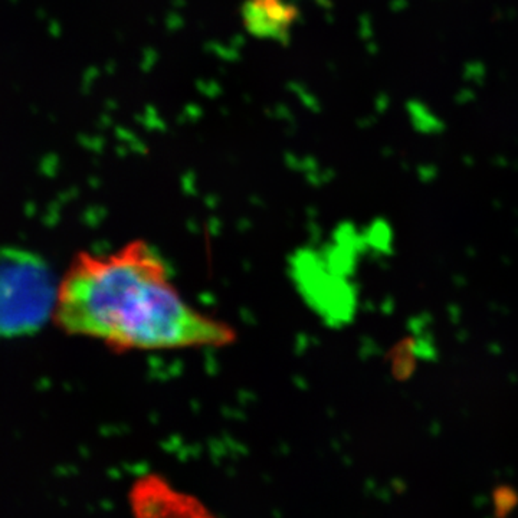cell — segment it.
Here are the masks:
<instances>
[{
	"mask_svg": "<svg viewBox=\"0 0 518 518\" xmlns=\"http://www.w3.org/2000/svg\"><path fill=\"white\" fill-rule=\"evenodd\" d=\"M242 22L252 36L286 43L300 19L298 0H245Z\"/></svg>",
	"mask_w": 518,
	"mask_h": 518,
	"instance_id": "3",
	"label": "cell"
},
{
	"mask_svg": "<svg viewBox=\"0 0 518 518\" xmlns=\"http://www.w3.org/2000/svg\"><path fill=\"white\" fill-rule=\"evenodd\" d=\"M52 318L70 336L112 352L221 348L236 331L190 306L159 252L146 240L111 254L80 252L57 286Z\"/></svg>",
	"mask_w": 518,
	"mask_h": 518,
	"instance_id": "1",
	"label": "cell"
},
{
	"mask_svg": "<svg viewBox=\"0 0 518 518\" xmlns=\"http://www.w3.org/2000/svg\"><path fill=\"white\" fill-rule=\"evenodd\" d=\"M515 504H517V494L510 492V488H503V490L497 491L495 507H497L499 518H504L507 514H510Z\"/></svg>",
	"mask_w": 518,
	"mask_h": 518,
	"instance_id": "4",
	"label": "cell"
},
{
	"mask_svg": "<svg viewBox=\"0 0 518 518\" xmlns=\"http://www.w3.org/2000/svg\"><path fill=\"white\" fill-rule=\"evenodd\" d=\"M133 518H217L194 495L173 487L163 476H141L130 492Z\"/></svg>",
	"mask_w": 518,
	"mask_h": 518,
	"instance_id": "2",
	"label": "cell"
}]
</instances>
